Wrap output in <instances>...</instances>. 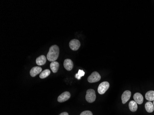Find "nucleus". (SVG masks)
I'll return each instance as SVG.
<instances>
[{"label": "nucleus", "mask_w": 154, "mask_h": 115, "mask_svg": "<svg viewBox=\"0 0 154 115\" xmlns=\"http://www.w3.org/2000/svg\"><path fill=\"white\" fill-rule=\"evenodd\" d=\"M145 110L148 112H153L154 110L153 104L151 101L147 102L145 105Z\"/></svg>", "instance_id": "13"}, {"label": "nucleus", "mask_w": 154, "mask_h": 115, "mask_svg": "<svg viewBox=\"0 0 154 115\" xmlns=\"http://www.w3.org/2000/svg\"><path fill=\"white\" fill-rule=\"evenodd\" d=\"M133 99H134V101L138 104L141 105L143 103L144 98L142 95L139 93H137L134 94L133 96Z\"/></svg>", "instance_id": "10"}, {"label": "nucleus", "mask_w": 154, "mask_h": 115, "mask_svg": "<svg viewBox=\"0 0 154 115\" xmlns=\"http://www.w3.org/2000/svg\"><path fill=\"white\" fill-rule=\"evenodd\" d=\"M71 96L69 92L66 91L61 94L58 97V101L59 102L62 103L69 99Z\"/></svg>", "instance_id": "6"}, {"label": "nucleus", "mask_w": 154, "mask_h": 115, "mask_svg": "<svg viewBox=\"0 0 154 115\" xmlns=\"http://www.w3.org/2000/svg\"><path fill=\"white\" fill-rule=\"evenodd\" d=\"M42 68L39 66H35L34 67L31 69L30 71V75L32 77H35V76L42 72Z\"/></svg>", "instance_id": "9"}, {"label": "nucleus", "mask_w": 154, "mask_h": 115, "mask_svg": "<svg viewBox=\"0 0 154 115\" xmlns=\"http://www.w3.org/2000/svg\"><path fill=\"white\" fill-rule=\"evenodd\" d=\"M85 74V72L84 71L79 70L78 71V73L76 74V75H75V78L77 79H78V80H80L81 77L84 76Z\"/></svg>", "instance_id": "17"}, {"label": "nucleus", "mask_w": 154, "mask_h": 115, "mask_svg": "<svg viewBox=\"0 0 154 115\" xmlns=\"http://www.w3.org/2000/svg\"><path fill=\"white\" fill-rule=\"evenodd\" d=\"M101 79V75L97 71H94L88 78V81L90 83L99 82Z\"/></svg>", "instance_id": "4"}, {"label": "nucleus", "mask_w": 154, "mask_h": 115, "mask_svg": "<svg viewBox=\"0 0 154 115\" xmlns=\"http://www.w3.org/2000/svg\"><path fill=\"white\" fill-rule=\"evenodd\" d=\"M46 62V57L44 55H41L36 59V63L38 66H43Z\"/></svg>", "instance_id": "11"}, {"label": "nucleus", "mask_w": 154, "mask_h": 115, "mask_svg": "<svg viewBox=\"0 0 154 115\" xmlns=\"http://www.w3.org/2000/svg\"><path fill=\"white\" fill-rule=\"evenodd\" d=\"M109 87V82H103L100 83L98 87V92L100 94H103Z\"/></svg>", "instance_id": "3"}, {"label": "nucleus", "mask_w": 154, "mask_h": 115, "mask_svg": "<svg viewBox=\"0 0 154 115\" xmlns=\"http://www.w3.org/2000/svg\"><path fill=\"white\" fill-rule=\"evenodd\" d=\"M138 104L135 101L132 100L129 103V107L131 111L135 112L138 109Z\"/></svg>", "instance_id": "14"}, {"label": "nucleus", "mask_w": 154, "mask_h": 115, "mask_svg": "<svg viewBox=\"0 0 154 115\" xmlns=\"http://www.w3.org/2000/svg\"><path fill=\"white\" fill-rule=\"evenodd\" d=\"M50 71L48 69H46L40 73L39 77L41 79H44L48 77L50 75Z\"/></svg>", "instance_id": "16"}, {"label": "nucleus", "mask_w": 154, "mask_h": 115, "mask_svg": "<svg viewBox=\"0 0 154 115\" xmlns=\"http://www.w3.org/2000/svg\"><path fill=\"white\" fill-rule=\"evenodd\" d=\"M86 101L89 103H92L96 99V95L94 90L89 89L87 90L86 94L85 96Z\"/></svg>", "instance_id": "2"}, {"label": "nucleus", "mask_w": 154, "mask_h": 115, "mask_svg": "<svg viewBox=\"0 0 154 115\" xmlns=\"http://www.w3.org/2000/svg\"><path fill=\"white\" fill-rule=\"evenodd\" d=\"M64 66L67 71H71L74 67V63L70 59H66L64 60Z\"/></svg>", "instance_id": "8"}, {"label": "nucleus", "mask_w": 154, "mask_h": 115, "mask_svg": "<svg viewBox=\"0 0 154 115\" xmlns=\"http://www.w3.org/2000/svg\"><path fill=\"white\" fill-rule=\"evenodd\" d=\"M153 106H154V101H153Z\"/></svg>", "instance_id": "20"}, {"label": "nucleus", "mask_w": 154, "mask_h": 115, "mask_svg": "<svg viewBox=\"0 0 154 115\" xmlns=\"http://www.w3.org/2000/svg\"><path fill=\"white\" fill-rule=\"evenodd\" d=\"M59 55V47L55 45L50 47L49 51L47 55V59L50 62L55 61L58 58Z\"/></svg>", "instance_id": "1"}, {"label": "nucleus", "mask_w": 154, "mask_h": 115, "mask_svg": "<svg viewBox=\"0 0 154 115\" xmlns=\"http://www.w3.org/2000/svg\"><path fill=\"white\" fill-rule=\"evenodd\" d=\"M69 47L73 51H77L80 47V42L77 39H73L69 42Z\"/></svg>", "instance_id": "5"}, {"label": "nucleus", "mask_w": 154, "mask_h": 115, "mask_svg": "<svg viewBox=\"0 0 154 115\" xmlns=\"http://www.w3.org/2000/svg\"><path fill=\"white\" fill-rule=\"evenodd\" d=\"M145 98L148 101H151L154 100V91L150 90L147 92L145 94Z\"/></svg>", "instance_id": "15"}, {"label": "nucleus", "mask_w": 154, "mask_h": 115, "mask_svg": "<svg viewBox=\"0 0 154 115\" xmlns=\"http://www.w3.org/2000/svg\"><path fill=\"white\" fill-rule=\"evenodd\" d=\"M50 67L53 73H56L59 69V63L57 61H53L50 64Z\"/></svg>", "instance_id": "12"}, {"label": "nucleus", "mask_w": 154, "mask_h": 115, "mask_svg": "<svg viewBox=\"0 0 154 115\" xmlns=\"http://www.w3.org/2000/svg\"><path fill=\"white\" fill-rule=\"evenodd\" d=\"M60 115H68V113L66 112H62L60 114Z\"/></svg>", "instance_id": "19"}, {"label": "nucleus", "mask_w": 154, "mask_h": 115, "mask_svg": "<svg viewBox=\"0 0 154 115\" xmlns=\"http://www.w3.org/2000/svg\"><path fill=\"white\" fill-rule=\"evenodd\" d=\"M80 115H93L92 113L89 110H85L81 113Z\"/></svg>", "instance_id": "18"}, {"label": "nucleus", "mask_w": 154, "mask_h": 115, "mask_svg": "<svg viewBox=\"0 0 154 115\" xmlns=\"http://www.w3.org/2000/svg\"><path fill=\"white\" fill-rule=\"evenodd\" d=\"M131 96V92L129 90H126L124 92L121 96V99L122 103L126 104L130 99Z\"/></svg>", "instance_id": "7"}]
</instances>
